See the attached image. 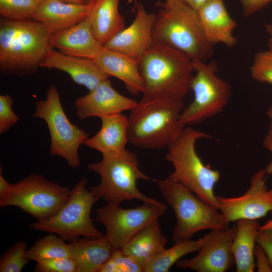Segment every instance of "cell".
<instances>
[{
  "label": "cell",
  "instance_id": "obj_1",
  "mask_svg": "<svg viewBox=\"0 0 272 272\" xmlns=\"http://www.w3.org/2000/svg\"><path fill=\"white\" fill-rule=\"evenodd\" d=\"M139 61L145 85L141 100H184L190 90L194 71L191 58L167 44L154 41Z\"/></svg>",
  "mask_w": 272,
  "mask_h": 272
},
{
  "label": "cell",
  "instance_id": "obj_43",
  "mask_svg": "<svg viewBox=\"0 0 272 272\" xmlns=\"http://www.w3.org/2000/svg\"><path fill=\"white\" fill-rule=\"evenodd\" d=\"M62 2L75 4H86V0H60Z\"/></svg>",
  "mask_w": 272,
  "mask_h": 272
},
{
  "label": "cell",
  "instance_id": "obj_45",
  "mask_svg": "<svg viewBox=\"0 0 272 272\" xmlns=\"http://www.w3.org/2000/svg\"><path fill=\"white\" fill-rule=\"evenodd\" d=\"M35 1H36V2L38 3L39 4L43 2H44L45 1H47V0H34Z\"/></svg>",
  "mask_w": 272,
  "mask_h": 272
},
{
  "label": "cell",
  "instance_id": "obj_25",
  "mask_svg": "<svg viewBox=\"0 0 272 272\" xmlns=\"http://www.w3.org/2000/svg\"><path fill=\"white\" fill-rule=\"evenodd\" d=\"M167 239L162 232L158 219L149 223L121 249L145 267L165 248Z\"/></svg>",
  "mask_w": 272,
  "mask_h": 272
},
{
  "label": "cell",
  "instance_id": "obj_27",
  "mask_svg": "<svg viewBox=\"0 0 272 272\" xmlns=\"http://www.w3.org/2000/svg\"><path fill=\"white\" fill-rule=\"evenodd\" d=\"M210 233L197 240L178 241L156 256L144 268V272H167L184 256L198 251L207 242Z\"/></svg>",
  "mask_w": 272,
  "mask_h": 272
},
{
  "label": "cell",
  "instance_id": "obj_10",
  "mask_svg": "<svg viewBox=\"0 0 272 272\" xmlns=\"http://www.w3.org/2000/svg\"><path fill=\"white\" fill-rule=\"evenodd\" d=\"M33 116L43 119L48 126L50 138V154L63 158L72 168L79 167L81 161L79 149L88 138V134L84 129L69 120L55 86H50L45 100L37 101Z\"/></svg>",
  "mask_w": 272,
  "mask_h": 272
},
{
  "label": "cell",
  "instance_id": "obj_31",
  "mask_svg": "<svg viewBox=\"0 0 272 272\" xmlns=\"http://www.w3.org/2000/svg\"><path fill=\"white\" fill-rule=\"evenodd\" d=\"M143 266L121 248L113 249L99 272H143Z\"/></svg>",
  "mask_w": 272,
  "mask_h": 272
},
{
  "label": "cell",
  "instance_id": "obj_30",
  "mask_svg": "<svg viewBox=\"0 0 272 272\" xmlns=\"http://www.w3.org/2000/svg\"><path fill=\"white\" fill-rule=\"evenodd\" d=\"M26 242L19 241L6 250L0 258L1 272H20L29 262Z\"/></svg>",
  "mask_w": 272,
  "mask_h": 272
},
{
  "label": "cell",
  "instance_id": "obj_23",
  "mask_svg": "<svg viewBox=\"0 0 272 272\" xmlns=\"http://www.w3.org/2000/svg\"><path fill=\"white\" fill-rule=\"evenodd\" d=\"M69 243L77 272H99L113 250L104 235L98 238L78 237Z\"/></svg>",
  "mask_w": 272,
  "mask_h": 272
},
{
  "label": "cell",
  "instance_id": "obj_9",
  "mask_svg": "<svg viewBox=\"0 0 272 272\" xmlns=\"http://www.w3.org/2000/svg\"><path fill=\"white\" fill-rule=\"evenodd\" d=\"M192 60L196 74L191 79L190 90L194 98L184 108L181 116L185 126L197 124L221 113L232 94L229 84L217 76L215 62Z\"/></svg>",
  "mask_w": 272,
  "mask_h": 272
},
{
  "label": "cell",
  "instance_id": "obj_22",
  "mask_svg": "<svg viewBox=\"0 0 272 272\" xmlns=\"http://www.w3.org/2000/svg\"><path fill=\"white\" fill-rule=\"evenodd\" d=\"M101 126L98 132L87 138L84 144L103 154L121 152L128 142V117L122 113L101 117Z\"/></svg>",
  "mask_w": 272,
  "mask_h": 272
},
{
  "label": "cell",
  "instance_id": "obj_37",
  "mask_svg": "<svg viewBox=\"0 0 272 272\" xmlns=\"http://www.w3.org/2000/svg\"><path fill=\"white\" fill-rule=\"evenodd\" d=\"M254 255L256 259L255 262L257 271H272V268L265 251L258 244L255 246Z\"/></svg>",
  "mask_w": 272,
  "mask_h": 272
},
{
  "label": "cell",
  "instance_id": "obj_38",
  "mask_svg": "<svg viewBox=\"0 0 272 272\" xmlns=\"http://www.w3.org/2000/svg\"><path fill=\"white\" fill-rule=\"evenodd\" d=\"M263 146L265 149L269 151L271 154V161L264 168L266 174L269 175L272 174V122L263 140Z\"/></svg>",
  "mask_w": 272,
  "mask_h": 272
},
{
  "label": "cell",
  "instance_id": "obj_36",
  "mask_svg": "<svg viewBox=\"0 0 272 272\" xmlns=\"http://www.w3.org/2000/svg\"><path fill=\"white\" fill-rule=\"evenodd\" d=\"M240 1L242 6L243 15L245 17L254 14L272 2V0H240Z\"/></svg>",
  "mask_w": 272,
  "mask_h": 272
},
{
  "label": "cell",
  "instance_id": "obj_20",
  "mask_svg": "<svg viewBox=\"0 0 272 272\" xmlns=\"http://www.w3.org/2000/svg\"><path fill=\"white\" fill-rule=\"evenodd\" d=\"M49 41L65 54L93 59L103 46L93 34L88 15L73 27L51 34Z\"/></svg>",
  "mask_w": 272,
  "mask_h": 272
},
{
  "label": "cell",
  "instance_id": "obj_32",
  "mask_svg": "<svg viewBox=\"0 0 272 272\" xmlns=\"http://www.w3.org/2000/svg\"><path fill=\"white\" fill-rule=\"evenodd\" d=\"M250 74L254 80L272 85V53L268 50L255 54Z\"/></svg>",
  "mask_w": 272,
  "mask_h": 272
},
{
  "label": "cell",
  "instance_id": "obj_35",
  "mask_svg": "<svg viewBox=\"0 0 272 272\" xmlns=\"http://www.w3.org/2000/svg\"><path fill=\"white\" fill-rule=\"evenodd\" d=\"M256 243L265 251L272 268V229H258Z\"/></svg>",
  "mask_w": 272,
  "mask_h": 272
},
{
  "label": "cell",
  "instance_id": "obj_3",
  "mask_svg": "<svg viewBox=\"0 0 272 272\" xmlns=\"http://www.w3.org/2000/svg\"><path fill=\"white\" fill-rule=\"evenodd\" d=\"M184 108L182 100H141L129 110L128 142L145 149L167 148L185 127L181 120Z\"/></svg>",
  "mask_w": 272,
  "mask_h": 272
},
{
  "label": "cell",
  "instance_id": "obj_14",
  "mask_svg": "<svg viewBox=\"0 0 272 272\" xmlns=\"http://www.w3.org/2000/svg\"><path fill=\"white\" fill-rule=\"evenodd\" d=\"M236 225L223 229L212 230L210 236L198 254L189 259H179L175 264L179 268L198 272H225L235 262L231 245Z\"/></svg>",
  "mask_w": 272,
  "mask_h": 272
},
{
  "label": "cell",
  "instance_id": "obj_42",
  "mask_svg": "<svg viewBox=\"0 0 272 272\" xmlns=\"http://www.w3.org/2000/svg\"><path fill=\"white\" fill-rule=\"evenodd\" d=\"M272 216V211L270 213ZM272 229V217L271 219L267 220L264 224L262 226H259L258 229Z\"/></svg>",
  "mask_w": 272,
  "mask_h": 272
},
{
  "label": "cell",
  "instance_id": "obj_12",
  "mask_svg": "<svg viewBox=\"0 0 272 272\" xmlns=\"http://www.w3.org/2000/svg\"><path fill=\"white\" fill-rule=\"evenodd\" d=\"M167 208L165 204L143 202L136 208L124 209L120 205L107 203L96 209L94 220L104 226V236L111 246L121 248L149 223L163 216Z\"/></svg>",
  "mask_w": 272,
  "mask_h": 272
},
{
  "label": "cell",
  "instance_id": "obj_17",
  "mask_svg": "<svg viewBox=\"0 0 272 272\" xmlns=\"http://www.w3.org/2000/svg\"><path fill=\"white\" fill-rule=\"evenodd\" d=\"M40 67L55 69L67 73L76 84L89 91L110 77L105 74L93 59L65 54L51 49Z\"/></svg>",
  "mask_w": 272,
  "mask_h": 272
},
{
  "label": "cell",
  "instance_id": "obj_29",
  "mask_svg": "<svg viewBox=\"0 0 272 272\" xmlns=\"http://www.w3.org/2000/svg\"><path fill=\"white\" fill-rule=\"evenodd\" d=\"M39 4L34 0H0V15L12 20L33 19Z\"/></svg>",
  "mask_w": 272,
  "mask_h": 272
},
{
  "label": "cell",
  "instance_id": "obj_13",
  "mask_svg": "<svg viewBox=\"0 0 272 272\" xmlns=\"http://www.w3.org/2000/svg\"><path fill=\"white\" fill-rule=\"evenodd\" d=\"M268 176L264 169H260L251 176L249 187L242 195L217 196L218 209L229 224L240 220H257L272 211V189L266 185Z\"/></svg>",
  "mask_w": 272,
  "mask_h": 272
},
{
  "label": "cell",
  "instance_id": "obj_44",
  "mask_svg": "<svg viewBox=\"0 0 272 272\" xmlns=\"http://www.w3.org/2000/svg\"><path fill=\"white\" fill-rule=\"evenodd\" d=\"M266 114L272 122V106H271L267 110Z\"/></svg>",
  "mask_w": 272,
  "mask_h": 272
},
{
  "label": "cell",
  "instance_id": "obj_21",
  "mask_svg": "<svg viewBox=\"0 0 272 272\" xmlns=\"http://www.w3.org/2000/svg\"><path fill=\"white\" fill-rule=\"evenodd\" d=\"M200 23L208 41L233 47L237 43L233 35L236 22L230 16L223 0H208L197 11Z\"/></svg>",
  "mask_w": 272,
  "mask_h": 272
},
{
  "label": "cell",
  "instance_id": "obj_15",
  "mask_svg": "<svg viewBox=\"0 0 272 272\" xmlns=\"http://www.w3.org/2000/svg\"><path fill=\"white\" fill-rule=\"evenodd\" d=\"M156 14L148 13L143 5L136 6L132 23L124 28L103 46L137 59L143 57L152 46Z\"/></svg>",
  "mask_w": 272,
  "mask_h": 272
},
{
  "label": "cell",
  "instance_id": "obj_34",
  "mask_svg": "<svg viewBox=\"0 0 272 272\" xmlns=\"http://www.w3.org/2000/svg\"><path fill=\"white\" fill-rule=\"evenodd\" d=\"M12 98L8 94L0 95V133H4L17 123L19 116L12 110Z\"/></svg>",
  "mask_w": 272,
  "mask_h": 272
},
{
  "label": "cell",
  "instance_id": "obj_33",
  "mask_svg": "<svg viewBox=\"0 0 272 272\" xmlns=\"http://www.w3.org/2000/svg\"><path fill=\"white\" fill-rule=\"evenodd\" d=\"M36 272H77V265L71 257H58L37 262Z\"/></svg>",
  "mask_w": 272,
  "mask_h": 272
},
{
  "label": "cell",
  "instance_id": "obj_6",
  "mask_svg": "<svg viewBox=\"0 0 272 272\" xmlns=\"http://www.w3.org/2000/svg\"><path fill=\"white\" fill-rule=\"evenodd\" d=\"M102 156L100 161L88 165L90 171L101 177L99 184L90 187V191L98 200L102 198L108 203L117 205L132 199L158 205L164 204L157 199L147 196L137 187L139 180H157L141 171L135 153L125 150Z\"/></svg>",
  "mask_w": 272,
  "mask_h": 272
},
{
  "label": "cell",
  "instance_id": "obj_46",
  "mask_svg": "<svg viewBox=\"0 0 272 272\" xmlns=\"http://www.w3.org/2000/svg\"><path fill=\"white\" fill-rule=\"evenodd\" d=\"M93 0H86V4H89L91 3Z\"/></svg>",
  "mask_w": 272,
  "mask_h": 272
},
{
  "label": "cell",
  "instance_id": "obj_16",
  "mask_svg": "<svg viewBox=\"0 0 272 272\" xmlns=\"http://www.w3.org/2000/svg\"><path fill=\"white\" fill-rule=\"evenodd\" d=\"M138 102L126 97L115 90L109 78L99 84L87 95L75 101L78 118H86L104 116L130 110Z\"/></svg>",
  "mask_w": 272,
  "mask_h": 272
},
{
  "label": "cell",
  "instance_id": "obj_41",
  "mask_svg": "<svg viewBox=\"0 0 272 272\" xmlns=\"http://www.w3.org/2000/svg\"><path fill=\"white\" fill-rule=\"evenodd\" d=\"M266 29L269 35L268 41V50L272 53V24L266 25Z\"/></svg>",
  "mask_w": 272,
  "mask_h": 272
},
{
  "label": "cell",
  "instance_id": "obj_4",
  "mask_svg": "<svg viewBox=\"0 0 272 272\" xmlns=\"http://www.w3.org/2000/svg\"><path fill=\"white\" fill-rule=\"evenodd\" d=\"M156 14L153 37L192 59L206 61L213 54L214 45L203 32L196 10L179 0L160 3Z\"/></svg>",
  "mask_w": 272,
  "mask_h": 272
},
{
  "label": "cell",
  "instance_id": "obj_40",
  "mask_svg": "<svg viewBox=\"0 0 272 272\" xmlns=\"http://www.w3.org/2000/svg\"><path fill=\"white\" fill-rule=\"evenodd\" d=\"M197 11L208 0H179Z\"/></svg>",
  "mask_w": 272,
  "mask_h": 272
},
{
  "label": "cell",
  "instance_id": "obj_11",
  "mask_svg": "<svg viewBox=\"0 0 272 272\" xmlns=\"http://www.w3.org/2000/svg\"><path fill=\"white\" fill-rule=\"evenodd\" d=\"M71 193L68 187L32 173L12 184L8 193L0 199V207H17L37 220H42L57 213Z\"/></svg>",
  "mask_w": 272,
  "mask_h": 272
},
{
  "label": "cell",
  "instance_id": "obj_39",
  "mask_svg": "<svg viewBox=\"0 0 272 272\" xmlns=\"http://www.w3.org/2000/svg\"><path fill=\"white\" fill-rule=\"evenodd\" d=\"M12 184L9 183L0 172V199L5 197L9 192Z\"/></svg>",
  "mask_w": 272,
  "mask_h": 272
},
{
  "label": "cell",
  "instance_id": "obj_28",
  "mask_svg": "<svg viewBox=\"0 0 272 272\" xmlns=\"http://www.w3.org/2000/svg\"><path fill=\"white\" fill-rule=\"evenodd\" d=\"M26 256L29 260L36 262L54 258L71 257V245L57 235L50 233L27 249Z\"/></svg>",
  "mask_w": 272,
  "mask_h": 272
},
{
  "label": "cell",
  "instance_id": "obj_19",
  "mask_svg": "<svg viewBox=\"0 0 272 272\" xmlns=\"http://www.w3.org/2000/svg\"><path fill=\"white\" fill-rule=\"evenodd\" d=\"M91 8V3L75 4L60 0H47L39 4L33 19L42 24L51 35L81 21L89 14Z\"/></svg>",
  "mask_w": 272,
  "mask_h": 272
},
{
  "label": "cell",
  "instance_id": "obj_5",
  "mask_svg": "<svg viewBox=\"0 0 272 272\" xmlns=\"http://www.w3.org/2000/svg\"><path fill=\"white\" fill-rule=\"evenodd\" d=\"M203 139H213V137L190 126L184 127L167 147L165 159L174 168L168 177L179 182L200 199L219 210L214 189L221 177L220 172L206 165L195 149L196 142Z\"/></svg>",
  "mask_w": 272,
  "mask_h": 272
},
{
  "label": "cell",
  "instance_id": "obj_8",
  "mask_svg": "<svg viewBox=\"0 0 272 272\" xmlns=\"http://www.w3.org/2000/svg\"><path fill=\"white\" fill-rule=\"evenodd\" d=\"M87 181L80 179L71 189L67 200L53 216L30 224L31 229L57 235L65 241L82 236L89 238L103 237L91 218L93 205L98 199L86 188Z\"/></svg>",
  "mask_w": 272,
  "mask_h": 272
},
{
  "label": "cell",
  "instance_id": "obj_7",
  "mask_svg": "<svg viewBox=\"0 0 272 272\" xmlns=\"http://www.w3.org/2000/svg\"><path fill=\"white\" fill-rule=\"evenodd\" d=\"M157 182L163 198L176 216V224L171 236L173 243L189 240L200 231L229 227L219 210L200 199L179 182L169 177Z\"/></svg>",
  "mask_w": 272,
  "mask_h": 272
},
{
  "label": "cell",
  "instance_id": "obj_2",
  "mask_svg": "<svg viewBox=\"0 0 272 272\" xmlns=\"http://www.w3.org/2000/svg\"><path fill=\"white\" fill-rule=\"evenodd\" d=\"M50 34L33 20H0V71L2 74L27 76L36 73L52 49Z\"/></svg>",
  "mask_w": 272,
  "mask_h": 272
},
{
  "label": "cell",
  "instance_id": "obj_26",
  "mask_svg": "<svg viewBox=\"0 0 272 272\" xmlns=\"http://www.w3.org/2000/svg\"><path fill=\"white\" fill-rule=\"evenodd\" d=\"M236 232L231 245L237 272H253L254 249L259 224L257 220L236 221Z\"/></svg>",
  "mask_w": 272,
  "mask_h": 272
},
{
  "label": "cell",
  "instance_id": "obj_24",
  "mask_svg": "<svg viewBox=\"0 0 272 272\" xmlns=\"http://www.w3.org/2000/svg\"><path fill=\"white\" fill-rule=\"evenodd\" d=\"M120 0H93L88 15L96 39L103 46L125 28V21L119 11Z\"/></svg>",
  "mask_w": 272,
  "mask_h": 272
},
{
  "label": "cell",
  "instance_id": "obj_18",
  "mask_svg": "<svg viewBox=\"0 0 272 272\" xmlns=\"http://www.w3.org/2000/svg\"><path fill=\"white\" fill-rule=\"evenodd\" d=\"M94 60L105 74L121 80L131 94L137 96L144 92V82L137 59L102 46Z\"/></svg>",
  "mask_w": 272,
  "mask_h": 272
}]
</instances>
